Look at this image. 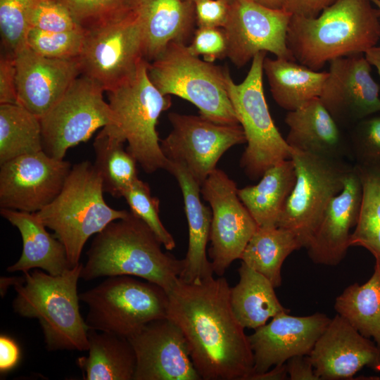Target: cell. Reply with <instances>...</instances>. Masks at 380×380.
I'll use <instances>...</instances> for the list:
<instances>
[{
  "mask_svg": "<svg viewBox=\"0 0 380 380\" xmlns=\"http://www.w3.org/2000/svg\"><path fill=\"white\" fill-rule=\"evenodd\" d=\"M167 294V317L185 336L201 379L249 380L253 353L232 311L226 279L212 276L196 283L178 279Z\"/></svg>",
  "mask_w": 380,
  "mask_h": 380,
  "instance_id": "6da1fadb",
  "label": "cell"
},
{
  "mask_svg": "<svg viewBox=\"0 0 380 380\" xmlns=\"http://www.w3.org/2000/svg\"><path fill=\"white\" fill-rule=\"evenodd\" d=\"M380 39V11L371 0H336L317 17L293 15L286 44L293 59L314 70L331 60L365 53Z\"/></svg>",
  "mask_w": 380,
  "mask_h": 380,
  "instance_id": "7a4b0ae2",
  "label": "cell"
},
{
  "mask_svg": "<svg viewBox=\"0 0 380 380\" xmlns=\"http://www.w3.org/2000/svg\"><path fill=\"white\" fill-rule=\"evenodd\" d=\"M151 229L132 213L96 234L80 278L128 275L154 283L168 293L184 268V259L165 253Z\"/></svg>",
  "mask_w": 380,
  "mask_h": 380,
  "instance_id": "3957f363",
  "label": "cell"
},
{
  "mask_svg": "<svg viewBox=\"0 0 380 380\" xmlns=\"http://www.w3.org/2000/svg\"><path fill=\"white\" fill-rule=\"evenodd\" d=\"M84 265L79 262L59 275L38 270L24 272L14 284V311L37 318L49 350H88L89 328L79 308L77 281Z\"/></svg>",
  "mask_w": 380,
  "mask_h": 380,
  "instance_id": "277c9868",
  "label": "cell"
},
{
  "mask_svg": "<svg viewBox=\"0 0 380 380\" xmlns=\"http://www.w3.org/2000/svg\"><path fill=\"white\" fill-rule=\"evenodd\" d=\"M102 181L94 164L74 165L58 196L37 215L64 245L72 267L80 262L88 239L130 212L110 207L103 198Z\"/></svg>",
  "mask_w": 380,
  "mask_h": 380,
  "instance_id": "5b68a950",
  "label": "cell"
},
{
  "mask_svg": "<svg viewBox=\"0 0 380 380\" xmlns=\"http://www.w3.org/2000/svg\"><path fill=\"white\" fill-rule=\"evenodd\" d=\"M148 63L142 60L132 75L108 91L115 125L107 127L127 141V151L146 173L151 174L160 169L166 170L169 164L160 147L156 125L172 101L170 95H163L150 80Z\"/></svg>",
  "mask_w": 380,
  "mask_h": 380,
  "instance_id": "8992f818",
  "label": "cell"
},
{
  "mask_svg": "<svg viewBox=\"0 0 380 380\" xmlns=\"http://www.w3.org/2000/svg\"><path fill=\"white\" fill-rule=\"evenodd\" d=\"M226 70L194 56L182 42L170 43L147 68L150 80L163 95L191 102L201 116L214 122L240 125L228 96Z\"/></svg>",
  "mask_w": 380,
  "mask_h": 380,
  "instance_id": "52a82bcc",
  "label": "cell"
},
{
  "mask_svg": "<svg viewBox=\"0 0 380 380\" xmlns=\"http://www.w3.org/2000/svg\"><path fill=\"white\" fill-rule=\"evenodd\" d=\"M266 52L257 53L245 79L236 84L229 70L225 84L229 98L246 142L240 164L250 179H260L272 166L291 158V148L283 138L268 108L263 89V62Z\"/></svg>",
  "mask_w": 380,
  "mask_h": 380,
  "instance_id": "ba28073f",
  "label": "cell"
},
{
  "mask_svg": "<svg viewBox=\"0 0 380 380\" xmlns=\"http://www.w3.org/2000/svg\"><path fill=\"white\" fill-rule=\"evenodd\" d=\"M89 311V329L126 338L149 322L167 317L168 294L160 286L128 275L108 277L98 286L79 294Z\"/></svg>",
  "mask_w": 380,
  "mask_h": 380,
  "instance_id": "9c48e42d",
  "label": "cell"
},
{
  "mask_svg": "<svg viewBox=\"0 0 380 380\" xmlns=\"http://www.w3.org/2000/svg\"><path fill=\"white\" fill-rule=\"evenodd\" d=\"M296 182L277 227L292 232L306 248L330 201L342 190L353 166L336 159L291 148Z\"/></svg>",
  "mask_w": 380,
  "mask_h": 380,
  "instance_id": "30bf717a",
  "label": "cell"
},
{
  "mask_svg": "<svg viewBox=\"0 0 380 380\" xmlns=\"http://www.w3.org/2000/svg\"><path fill=\"white\" fill-rule=\"evenodd\" d=\"M104 90L89 77L76 78L56 104L40 118L43 151L64 159L68 148L89 139L115 118L103 97Z\"/></svg>",
  "mask_w": 380,
  "mask_h": 380,
  "instance_id": "8fae6325",
  "label": "cell"
},
{
  "mask_svg": "<svg viewBox=\"0 0 380 380\" xmlns=\"http://www.w3.org/2000/svg\"><path fill=\"white\" fill-rule=\"evenodd\" d=\"M78 59L81 75L106 91L132 75L144 59L138 11L123 19L85 30Z\"/></svg>",
  "mask_w": 380,
  "mask_h": 380,
  "instance_id": "7c38bea8",
  "label": "cell"
},
{
  "mask_svg": "<svg viewBox=\"0 0 380 380\" xmlns=\"http://www.w3.org/2000/svg\"><path fill=\"white\" fill-rule=\"evenodd\" d=\"M172 130L160 140L169 161L183 165L201 186L230 148L246 142L240 125H222L201 115L170 113Z\"/></svg>",
  "mask_w": 380,
  "mask_h": 380,
  "instance_id": "4fadbf2b",
  "label": "cell"
},
{
  "mask_svg": "<svg viewBox=\"0 0 380 380\" xmlns=\"http://www.w3.org/2000/svg\"><path fill=\"white\" fill-rule=\"evenodd\" d=\"M201 194L212 212L208 254L213 270L222 277L241 258L258 226L240 200L236 182L223 170L216 168L208 175Z\"/></svg>",
  "mask_w": 380,
  "mask_h": 380,
  "instance_id": "5bb4252c",
  "label": "cell"
},
{
  "mask_svg": "<svg viewBox=\"0 0 380 380\" xmlns=\"http://www.w3.org/2000/svg\"><path fill=\"white\" fill-rule=\"evenodd\" d=\"M291 16L284 8H270L253 0H234L230 4L224 27L227 39V57L238 68L262 51L295 61L286 44Z\"/></svg>",
  "mask_w": 380,
  "mask_h": 380,
  "instance_id": "9a60e30c",
  "label": "cell"
},
{
  "mask_svg": "<svg viewBox=\"0 0 380 380\" xmlns=\"http://www.w3.org/2000/svg\"><path fill=\"white\" fill-rule=\"evenodd\" d=\"M0 207L36 213L61 193L72 165L44 151L23 155L1 164Z\"/></svg>",
  "mask_w": 380,
  "mask_h": 380,
  "instance_id": "2e32d148",
  "label": "cell"
},
{
  "mask_svg": "<svg viewBox=\"0 0 380 380\" xmlns=\"http://www.w3.org/2000/svg\"><path fill=\"white\" fill-rule=\"evenodd\" d=\"M319 97L340 127L353 126L380 111L379 86L365 53L334 58Z\"/></svg>",
  "mask_w": 380,
  "mask_h": 380,
  "instance_id": "e0dca14e",
  "label": "cell"
},
{
  "mask_svg": "<svg viewBox=\"0 0 380 380\" xmlns=\"http://www.w3.org/2000/svg\"><path fill=\"white\" fill-rule=\"evenodd\" d=\"M137 358L133 380H200L180 327L168 317L127 338Z\"/></svg>",
  "mask_w": 380,
  "mask_h": 380,
  "instance_id": "ac0fdd59",
  "label": "cell"
},
{
  "mask_svg": "<svg viewBox=\"0 0 380 380\" xmlns=\"http://www.w3.org/2000/svg\"><path fill=\"white\" fill-rule=\"evenodd\" d=\"M330 320L320 312L303 317L281 312L254 329L248 336L254 360L249 380L292 357L308 355Z\"/></svg>",
  "mask_w": 380,
  "mask_h": 380,
  "instance_id": "d6986e66",
  "label": "cell"
},
{
  "mask_svg": "<svg viewBox=\"0 0 380 380\" xmlns=\"http://www.w3.org/2000/svg\"><path fill=\"white\" fill-rule=\"evenodd\" d=\"M320 379H350L364 367L380 372V350L337 314L308 355Z\"/></svg>",
  "mask_w": 380,
  "mask_h": 380,
  "instance_id": "ffe728a7",
  "label": "cell"
},
{
  "mask_svg": "<svg viewBox=\"0 0 380 380\" xmlns=\"http://www.w3.org/2000/svg\"><path fill=\"white\" fill-rule=\"evenodd\" d=\"M18 104L42 118L81 75L78 58L41 56L26 45L15 53Z\"/></svg>",
  "mask_w": 380,
  "mask_h": 380,
  "instance_id": "44dd1931",
  "label": "cell"
},
{
  "mask_svg": "<svg viewBox=\"0 0 380 380\" xmlns=\"http://www.w3.org/2000/svg\"><path fill=\"white\" fill-rule=\"evenodd\" d=\"M362 196L360 177L354 165L341 192L329 203L305 248L313 262L336 266L343 260L350 247V231L357 222Z\"/></svg>",
  "mask_w": 380,
  "mask_h": 380,
  "instance_id": "7402d4cb",
  "label": "cell"
},
{
  "mask_svg": "<svg viewBox=\"0 0 380 380\" xmlns=\"http://www.w3.org/2000/svg\"><path fill=\"white\" fill-rule=\"evenodd\" d=\"M166 170L176 178L181 189L188 222V250L179 279L186 283L199 282L214 273L206 255L212 212L201 200V186L183 165L169 161Z\"/></svg>",
  "mask_w": 380,
  "mask_h": 380,
  "instance_id": "603a6c76",
  "label": "cell"
},
{
  "mask_svg": "<svg viewBox=\"0 0 380 380\" xmlns=\"http://www.w3.org/2000/svg\"><path fill=\"white\" fill-rule=\"evenodd\" d=\"M284 121L291 148L336 159L350 156L348 138L319 98L288 111Z\"/></svg>",
  "mask_w": 380,
  "mask_h": 380,
  "instance_id": "cb8c5ba5",
  "label": "cell"
},
{
  "mask_svg": "<svg viewBox=\"0 0 380 380\" xmlns=\"http://www.w3.org/2000/svg\"><path fill=\"white\" fill-rule=\"evenodd\" d=\"M144 59L150 63L172 42L184 43L196 23L194 2L187 0H141L138 7Z\"/></svg>",
  "mask_w": 380,
  "mask_h": 380,
  "instance_id": "d4e9b609",
  "label": "cell"
},
{
  "mask_svg": "<svg viewBox=\"0 0 380 380\" xmlns=\"http://www.w3.org/2000/svg\"><path fill=\"white\" fill-rule=\"evenodd\" d=\"M0 213L19 230L23 239L22 255L8 272L24 273L40 268L56 276L72 268L64 245L47 232L36 213L1 208Z\"/></svg>",
  "mask_w": 380,
  "mask_h": 380,
  "instance_id": "484cf974",
  "label": "cell"
},
{
  "mask_svg": "<svg viewBox=\"0 0 380 380\" xmlns=\"http://www.w3.org/2000/svg\"><path fill=\"white\" fill-rule=\"evenodd\" d=\"M263 72L273 99L287 111L319 98L328 75L327 72L314 70L296 61L277 57H265Z\"/></svg>",
  "mask_w": 380,
  "mask_h": 380,
  "instance_id": "4316f807",
  "label": "cell"
},
{
  "mask_svg": "<svg viewBox=\"0 0 380 380\" xmlns=\"http://www.w3.org/2000/svg\"><path fill=\"white\" fill-rule=\"evenodd\" d=\"M239 281L230 287L232 311L244 328L255 329L281 312H289L276 296L274 286L262 274L241 262Z\"/></svg>",
  "mask_w": 380,
  "mask_h": 380,
  "instance_id": "83f0119b",
  "label": "cell"
},
{
  "mask_svg": "<svg viewBox=\"0 0 380 380\" xmlns=\"http://www.w3.org/2000/svg\"><path fill=\"white\" fill-rule=\"evenodd\" d=\"M255 185L238 189V196L258 226H277L296 182L291 159L267 169Z\"/></svg>",
  "mask_w": 380,
  "mask_h": 380,
  "instance_id": "f1b7e54d",
  "label": "cell"
},
{
  "mask_svg": "<svg viewBox=\"0 0 380 380\" xmlns=\"http://www.w3.org/2000/svg\"><path fill=\"white\" fill-rule=\"evenodd\" d=\"M89 355L77 360L85 380H133L137 358L127 338L89 329Z\"/></svg>",
  "mask_w": 380,
  "mask_h": 380,
  "instance_id": "f546056e",
  "label": "cell"
},
{
  "mask_svg": "<svg viewBox=\"0 0 380 380\" xmlns=\"http://www.w3.org/2000/svg\"><path fill=\"white\" fill-rule=\"evenodd\" d=\"M335 310L363 336L374 339L380 350V260L365 284H353L336 297Z\"/></svg>",
  "mask_w": 380,
  "mask_h": 380,
  "instance_id": "4dcf8cb0",
  "label": "cell"
},
{
  "mask_svg": "<svg viewBox=\"0 0 380 380\" xmlns=\"http://www.w3.org/2000/svg\"><path fill=\"white\" fill-rule=\"evenodd\" d=\"M300 248L289 230L277 226H258L240 259L267 278L274 288H278L281 285V267L284 260Z\"/></svg>",
  "mask_w": 380,
  "mask_h": 380,
  "instance_id": "1f68e13d",
  "label": "cell"
},
{
  "mask_svg": "<svg viewBox=\"0 0 380 380\" xmlns=\"http://www.w3.org/2000/svg\"><path fill=\"white\" fill-rule=\"evenodd\" d=\"M124 142L106 126L97 134L93 145L96 155L94 165L101 177L103 191L115 198L123 197L139 179L137 161L124 149Z\"/></svg>",
  "mask_w": 380,
  "mask_h": 380,
  "instance_id": "d6a6232c",
  "label": "cell"
},
{
  "mask_svg": "<svg viewBox=\"0 0 380 380\" xmlns=\"http://www.w3.org/2000/svg\"><path fill=\"white\" fill-rule=\"evenodd\" d=\"M41 151L40 118L20 104H0V165Z\"/></svg>",
  "mask_w": 380,
  "mask_h": 380,
  "instance_id": "836d02e7",
  "label": "cell"
},
{
  "mask_svg": "<svg viewBox=\"0 0 380 380\" xmlns=\"http://www.w3.org/2000/svg\"><path fill=\"white\" fill-rule=\"evenodd\" d=\"M355 166L360 177L362 196L349 246L363 247L375 260H380V166Z\"/></svg>",
  "mask_w": 380,
  "mask_h": 380,
  "instance_id": "e575fe53",
  "label": "cell"
},
{
  "mask_svg": "<svg viewBox=\"0 0 380 380\" xmlns=\"http://www.w3.org/2000/svg\"><path fill=\"white\" fill-rule=\"evenodd\" d=\"M85 31L137 11L141 0H57Z\"/></svg>",
  "mask_w": 380,
  "mask_h": 380,
  "instance_id": "d590c367",
  "label": "cell"
},
{
  "mask_svg": "<svg viewBox=\"0 0 380 380\" xmlns=\"http://www.w3.org/2000/svg\"><path fill=\"white\" fill-rule=\"evenodd\" d=\"M123 197L130 212L140 218L153 232L167 250L175 248L172 235L166 229L159 217V199L151 195L149 185L137 179L125 193Z\"/></svg>",
  "mask_w": 380,
  "mask_h": 380,
  "instance_id": "8d00e7d4",
  "label": "cell"
},
{
  "mask_svg": "<svg viewBox=\"0 0 380 380\" xmlns=\"http://www.w3.org/2000/svg\"><path fill=\"white\" fill-rule=\"evenodd\" d=\"M84 31L49 32L29 29L26 46L34 52L49 58H77L84 42Z\"/></svg>",
  "mask_w": 380,
  "mask_h": 380,
  "instance_id": "74e56055",
  "label": "cell"
},
{
  "mask_svg": "<svg viewBox=\"0 0 380 380\" xmlns=\"http://www.w3.org/2000/svg\"><path fill=\"white\" fill-rule=\"evenodd\" d=\"M35 0H0V30L4 49L14 54L26 45L29 16Z\"/></svg>",
  "mask_w": 380,
  "mask_h": 380,
  "instance_id": "f35d334b",
  "label": "cell"
},
{
  "mask_svg": "<svg viewBox=\"0 0 380 380\" xmlns=\"http://www.w3.org/2000/svg\"><path fill=\"white\" fill-rule=\"evenodd\" d=\"M350 156L360 166H380V115L356 122L348 137Z\"/></svg>",
  "mask_w": 380,
  "mask_h": 380,
  "instance_id": "ab89813d",
  "label": "cell"
},
{
  "mask_svg": "<svg viewBox=\"0 0 380 380\" xmlns=\"http://www.w3.org/2000/svg\"><path fill=\"white\" fill-rule=\"evenodd\" d=\"M30 28L49 32L84 31L57 0H35L29 16Z\"/></svg>",
  "mask_w": 380,
  "mask_h": 380,
  "instance_id": "60d3db41",
  "label": "cell"
},
{
  "mask_svg": "<svg viewBox=\"0 0 380 380\" xmlns=\"http://www.w3.org/2000/svg\"><path fill=\"white\" fill-rule=\"evenodd\" d=\"M187 49L194 56H201L210 63L227 57V39L224 28L197 27Z\"/></svg>",
  "mask_w": 380,
  "mask_h": 380,
  "instance_id": "b9f144b4",
  "label": "cell"
},
{
  "mask_svg": "<svg viewBox=\"0 0 380 380\" xmlns=\"http://www.w3.org/2000/svg\"><path fill=\"white\" fill-rule=\"evenodd\" d=\"M196 24L198 27H221L227 24L230 4L224 0H195Z\"/></svg>",
  "mask_w": 380,
  "mask_h": 380,
  "instance_id": "7bdbcfd3",
  "label": "cell"
},
{
  "mask_svg": "<svg viewBox=\"0 0 380 380\" xmlns=\"http://www.w3.org/2000/svg\"><path fill=\"white\" fill-rule=\"evenodd\" d=\"M5 103L18 104L15 56L6 50L0 58V104Z\"/></svg>",
  "mask_w": 380,
  "mask_h": 380,
  "instance_id": "ee69618b",
  "label": "cell"
},
{
  "mask_svg": "<svg viewBox=\"0 0 380 380\" xmlns=\"http://www.w3.org/2000/svg\"><path fill=\"white\" fill-rule=\"evenodd\" d=\"M336 0H284V9L293 15L317 17Z\"/></svg>",
  "mask_w": 380,
  "mask_h": 380,
  "instance_id": "f6af8a7d",
  "label": "cell"
},
{
  "mask_svg": "<svg viewBox=\"0 0 380 380\" xmlns=\"http://www.w3.org/2000/svg\"><path fill=\"white\" fill-rule=\"evenodd\" d=\"M286 367L291 380H319L308 355L292 357L286 361Z\"/></svg>",
  "mask_w": 380,
  "mask_h": 380,
  "instance_id": "bcb514c9",
  "label": "cell"
},
{
  "mask_svg": "<svg viewBox=\"0 0 380 380\" xmlns=\"http://www.w3.org/2000/svg\"><path fill=\"white\" fill-rule=\"evenodd\" d=\"M20 359V349L11 338L0 336V371L6 372L13 369Z\"/></svg>",
  "mask_w": 380,
  "mask_h": 380,
  "instance_id": "7dc6e473",
  "label": "cell"
},
{
  "mask_svg": "<svg viewBox=\"0 0 380 380\" xmlns=\"http://www.w3.org/2000/svg\"><path fill=\"white\" fill-rule=\"evenodd\" d=\"M287 376L288 373L284 363L276 365L264 373L255 374L250 380H283L288 379Z\"/></svg>",
  "mask_w": 380,
  "mask_h": 380,
  "instance_id": "c3c4849f",
  "label": "cell"
},
{
  "mask_svg": "<svg viewBox=\"0 0 380 380\" xmlns=\"http://www.w3.org/2000/svg\"><path fill=\"white\" fill-rule=\"evenodd\" d=\"M365 56L371 65L375 67L380 77V47L376 46L368 49Z\"/></svg>",
  "mask_w": 380,
  "mask_h": 380,
  "instance_id": "681fc988",
  "label": "cell"
},
{
  "mask_svg": "<svg viewBox=\"0 0 380 380\" xmlns=\"http://www.w3.org/2000/svg\"><path fill=\"white\" fill-rule=\"evenodd\" d=\"M256 3L274 9L284 8V0H253Z\"/></svg>",
  "mask_w": 380,
  "mask_h": 380,
  "instance_id": "f907efd6",
  "label": "cell"
},
{
  "mask_svg": "<svg viewBox=\"0 0 380 380\" xmlns=\"http://www.w3.org/2000/svg\"><path fill=\"white\" fill-rule=\"evenodd\" d=\"M376 8L380 11V0H371Z\"/></svg>",
  "mask_w": 380,
  "mask_h": 380,
  "instance_id": "816d5d0a",
  "label": "cell"
},
{
  "mask_svg": "<svg viewBox=\"0 0 380 380\" xmlns=\"http://www.w3.org/2000/svg\"><path fill=\"white\" fill-rule=\"evenodd\" d=\"M187 1L194 2L195 0H187ZM224 1H227L229 4H231L234 0H224Z\"/></svg>",
  "mask_w": 380,
  "mask_h": 380,
  "instance_id": "f5cc1de1",
  "label": "cell"
}]
</instances>
